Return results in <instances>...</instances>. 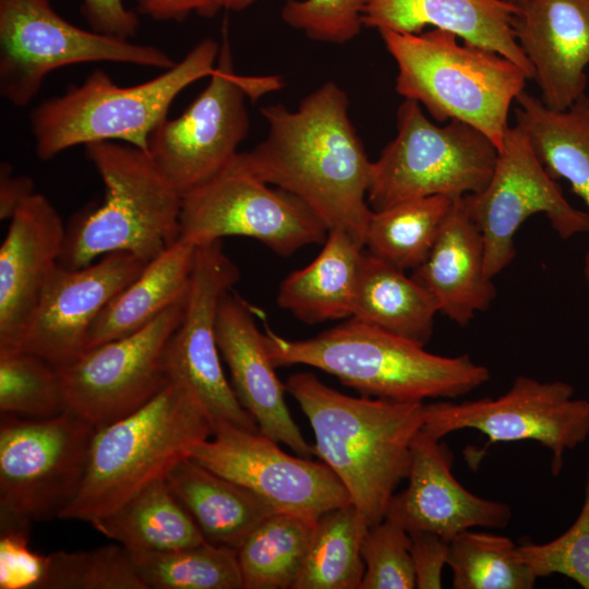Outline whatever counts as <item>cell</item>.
Instances as JSON below:
<instances>
[{"mask_svg":"<svg viewBox=\"0 0 589 589\" xmlns=\"http://www.w3.org/2000/svg\"><path fill=\"white\" fill-rule=\"evenodd\" d=\"M166 480L204 539L238 549L275 509L249 489L207 469L191 457L180 460Z\"/></svg>","mask_w":589,"mask_h":589,"instance_id":"d4e9b609","label":"cell"},{"mask_svg":"<svg viewBox=\"0 0 589 589\" xmlns=\"http://www.w3.org/2000/svg\"><path fill=\"white\" fill-rule=\"evenodd\" d=\"M397 65L396 91L438 122L458 120L484 133L500 151L514 100L527 74L512 60L448 31H380Z\"/></svg>","mask_w":589,"mask_h":589,"instance_id":"5b68a950","label":"cell"},{"mask_svg":"<svg viewBox=\"0 0 589 589\" xmlns=\"http://www.w3.org/2000/svg\"><path fill=\"white\" fill-rule=\"evenodd\" d=\"M219 51L216 40L204 38L164 73L127 87L115 84L105 71L94 70L81 85L31 111L37 156L48 160L73 146L109 141L147 153L149 136L167 119L175 98L212 74Z\"/></svg>","mask_w":589,"mask_h":589,"instance_id":"52a82bcc","label":"cell"},{"mask_svg":"<svg viewBox=\"0 0 589 589\" xmlns=\"http://www.w3.org/2000/svg\"><path fill=\"white\" fill-rule=\"evenodd\" d=\"M422 429L438 440L458 430H477L488 437L480 453L495 443L534 441L550 450L551 472L558 476L564 454L589 436V400L574 398L566 382L519 375L497 398L425 402Z\"/></svg>","mask_w":589,"mask_h":589,"instance_id":"7c38bea8","label":"cell"},{"mask_svg":"<svg viewBox=\"0 0 589 589\" xmlns=\"http://www.w3.org/2000/svg\"><path fill=\"white\" fill-rule=\"evenodd\" d=\"M464 202L482 235L490 278L513 262L514 237L530 216L543 214L565 239L589 231L588 213L566 201L518 125L508 127L486 187Z\"/></svg>","mask_w":589,"mask_h":589,"instance_id":"5bb4252c","label":"cell"},{"mask_svg":"<svg viewBox=\"0 0 589 589\" xmlns=\"http://www.w3.org/2000/svg\"><path fill=\"white\" fill-rule=\"evenodd\" d=\"M497 157V147L474 127L458 120L437 125L418 101L405 98L397 110L396 136L372 161L368 203L381 211L413 199L479 193Z\"/></svg>","mask_w":589,"mask_h":589,"instance_id":"ba28073f","label":"cell"},{"mask_svg":"<svg viewBox=\"0 0 589 589\" xmlns=\"http://www.w3.org/2000/svg\"><path fill=\"white\" fill-rule=\"evenodd\" d=\"M313 530L309 521L284 513L260 522L237 549L243 589H292Z\"/></svg>","mask_w":589,"mask_h":589,"instance_id":"d6a6232c","label":"cell"},{"mask_svg":"<svg viewBox=\"0 0 589 589\" xmlns=\"http://www.w3.org/2000/svg\"><path fill=\"white\" fill-rule=\"evenodd\" d=\"M409 534L416 588H442V573L444 566L447 565L448 541L426 531H414Z\"/></svg>","mask_w":589,"mask_h":589,"instance_id":"b9f144b4","label":"cell"},{"mask_svg":"<svg viewBox=\"0 0 589 589\" xmlns=\"http://www.w3.org/2000/svg\"><path fill=\"white\" fill-rule=\"evenodd\" d=\"M518 552L537 578L557 574L589 589V470L582 506L574 524L549 542L518 545Z\"/></svg>","mask_w":589,"mask_h":589,"instance_id":"74e56055","label":"cell"},{"mask_svg":"<svg viewBox=\"0 0 589 589\" xmlns=\"http://www.w3.org/2000/svg\"><path fill=\"white\" fill-rule=\"evenodd\" d=\"M585 273H586V277H587V281H588V286H589V254L586 259V266H585Z\"/></svg>","mask_w":589,"mask_h":589,"instance_id":"c3c4849f","label":"cell"},{"mask_svg":"<svg viewBox=\"0 0 589 589\" xmlns=\"http://www.w3.org/2000/svg\"><path fill=\"white\" fill-rule=\"evenodd\" d=\"M34 192V182L27 176H16L12 166L1 163L0 166V219H11L16 209Z\"/></svg>","mask_w":589,"mask_h":589,"instance_id":"ee69618b","label":"cell"},{"mask_svg":"<svg viewBox=\"0 0 589 589\" xmlns=\"http://www.w3.org/2000/svg\"><path fill=\"white\" fill-rule=\"evenodd\" d=\"M227 168L182 195L180 238L196 247L230 236L259 240L281 256L324 243L328 229L301 200Z\"/></svg>","mask_w":589,"mask_h":589,"instance_id":"4fadbf2b","label":"cell"},{"mask_svg":"<svg viewBox=\"0 0 589 589\" xmlns=\"http://www.w3.org/2000/svg\"><path fill=\"white\" fill-rule=\"evenodd\" d=\"M369 525L350 503L323 514L292 589H360L362 543Z\"/></svg>","mask_w":589,"mask_h":589,"instance_id":"4dcf8cb0","label":"cell"},{"mask_svg":"<svg viewBox=\"0 0 589 589\" xmlns=\"http://www.w3.org/2000/svg\"><path fill=\"white\" fill-rule=\"evenodd\" d=\"M100 61L165 70L175 65L157 47L69 23L49 0H0V94L11 105H28L57 69Z\"/></svg>","mask_w":589,"mask_h":589,"instance_id":"8fae6325","label":"cell"},{"mask_svg":"<svg viewBox=\"0 0 589 589\" xmlns=\"http://www.w3.org/2000/svg\"><path fill=\"white\" fill-rule=\"evenodd\" d=\"M47 558L39 589H146L132 553L119 543Z\"/></svg>","mask_w":589,"mask_h":589,"instance_id":"8d00e7d4","label":"cell"},{"mask_svg":"<svg viewBox=\"0 0 589 589\" xmlns=\"http://www.w3.org/2000/svg\"><path fill=\"white\" fill-rule=\"evenodd\" d=\"M410 543L409 532L392 518L369 526L361 549L365 570L360 589L416 588Z\"/></svg>","mask_w":589,"mask_h":589,"instance_id":"f35d334b","label":"cell"},{"mask_svg":"<svg viewBox=\"0 0 589 589\" xmlns=\"http://www.w3.org/2000/svg\"><path fill=\"white\" fill-rule=\"evenodd\" d=\"M437 313L424 286L364 250L352 318L425 346Z\"/></svg>","mask_w":589,"mask_h":589,"instance_id":"83f0119b","label":"cell"},{"mask_svg":"<svg viewBox=\"0 0 589 589\" xmlns=\"http://www.w3.org/2000/svg\"><path fill=\"white\" fill-rule=\"evenodd\" d=\"M67 410L59 368L16 348L0 350V412L43 420Z\"/></svg>","mask_w":589,"mask_h":589,"instance_id":"d590c367","label":"cell"},{"mask_svg":"<svg viewBox=\"0 0 589 589\" xmlns=\"http://www.w3.org/2000/svg\"><path fill=\"white\" fill-rule=\"evenodd\" d=\"M84 147L105 196L73 217L58 263L81 268L113 252L149 263L180 238L182 195L137 147L110 141Z\"/></svg>","mask_w":589,"mask_h":589,"instance_id":"8992f818","label":"cell"},{"mask_svg":"<svg viewBox=\"0 0 589 589\" xmlns=\"http://www.w3.org/2000/svg\"><path fill=\"white\" fill-rule=\"evenodd\" d=\"M518 9L498 0H364L363 25L404 34L425 27L456 34L465 43L496 51L533 79V69L516 40Z\"/></svg>","mask_w":589,"mask_h":589,"instance_id":"603a6c76","label":"cell"},{"mask_svg":"<svg viewBox=\"0 0 589 589\" xmlns=\"http://www.w3.org/2000/svg\"><path fill=\"white\" fill-rule=\"evenodd\" d=\"M213 431V421L195 396L168 381L141 408L96 428L81 488L60 518L91 522L110 514L166 478Z\"/></svg>","mask_w":589,"mask_h":589,"instance_id":"277c9868","label":"cell"},{"mask_svg":"<svg viewBox=\"0 0 589 589\" xmlns=\"http://www.w3.org/2000/svg\"><path fill=\"white\" fill-rule=\"evenodd\" d=\"M453 460L446 444L421 429L411 445L408 484L393 495L385 517L409 533L432 532L448 542L472 528H505L510 506L467 490L453 474Z\"/></svg>","mask_w":589,"mask_h":589,"instance_id":"d6986e66","label":"cell"},{"mask_svg":"<svg viewBox=\"0 0 589 589\" xmlns=\"http://www.w3.org/2000/svg\"><path fill=\"white\" fill-rule=\"evenodd\" d=\"M239 277L221 240L196 247L184 313L166 345L163 362L168 380L188 388L214 425L227 422L260 431L225 376L216 337L220 302Z\"/></svg>","mask_w":589,"mask_h":589,"instance_id":"2e32d148","label":"cell"},{"mask_svg":"<svg viewBox=\"0 0 589 589\" xmlns=\"http://www.w3.org/2000/svg\"><path fill=\"white\" fill-rule=\"evenodd\" d=\"M412 277L430 291L440 313L460 326L492 303L496 290L485 272L483 238L464 197L453 201L430 254Z\"/></svg>","mask_w":589,"mask_h":589,"instance_id":"cb8c5ba5","label":"cell"},{"mask_svg":"<svg viewBox=\"0 0 589 589\" xmlns=\"http://www.w3.org/2000/svg\"><path fill=\"white\" fill-rule=\"evenodd\" d=\"M185 301L169 306L140 330L91 347L58 366L67 409L99 428L154 398L169 381L164 351L182 320Z\"/></svg>","mask_w":589,"mask_h":589,"instance_id":"9a60e30c","label":"cell"},{"mask_svg":"<svg viewBox=\"0 0 589 589\" xmlns=\"http://www.w3.org/2000/svg\"><path fill=\"white\" fill-rule=\"evenodd\" d=\"M363 5L364 0H287L280 16L310 39L344 44L364 26Z\"/></svg>","mask_w":589,"mask_h":589,"instance_id":"ab89813d","label":"cell"},{"mask_svg":"<svg viewBox=\"0 0 589 589\" xmlns=\"http://www.w3.org/2000/svg\"><path fill=\"white\" fill-rule=\"evenodd\" d=\"M285 386L311 424L314 455L337 476L369 526L383 520L407 479L425 402L348 396L310 372L292 374Z\"/></svg>","mask_w":589,"mask_h":589,"instance_id":"7a4b0ae2","label":"cell"},{"mask_svg":"<svg viewBox=\"0 0 589 589\" xmlns=\"http://www.w3.org/2000/svg\"><path fill=\"white\" fill-rule=\"evenodd\" d=\"M257 0H207L204 16H212L220 10H243Z\"/></svg>","mask_w":589,"mask_h":589,"instance_id":"bcb514c9","label":"cell"},{"mask_svg":"<svg viewBox=\"0 0 589 589\" xmlns=\"http://www.w3.org/2000/svg\"><path fill=\"white\" fill-rule=\"evenodd\" d=\"M454 589H531L537 577L508 537L465 530L448 542Z\"/></svg>","mask_w":589,"mask_h":589,"instance_id":"836d02e7","label":"cell"},{"mask_svg":"<svg viewBox=\"0 0 589 589\" xmlns=\"http://www.w3.org/2000/svg\"><path fill=\"white\" fill-rule=\"evenodd\" d=\"M516 103V125L549 175L567 180L589 215V98L555 110L524 91Z\"/></svg>","mask_w":589,"mask_h":589,"instance_id":"f1b7e54d","label":"cell"},{"mask_svg":"<svg viewBox=\"0 0 589 589\" xmlns=\"http://www.w3.org/2000/svg\"><path fill=\"white\" fill-rule=\"evenodd\" d=\"M514 33L549 108L567 109L585 95L589 0H527Z\"/></svg>","mask_w":589,"mask_h":589,"instance_id":"7402d4cb","label":"cell"},{"mask_svg":"<svg viewBox=\"0 0 589 589\" xmlns=\"http://www.w3.org/2000/svg\"><path fill=\"white\" fill-rule=\"evenodd\" d=\"M89 524L132 554L173 551L206 541L166 478L152 482Z\"/></svg>","mask_w":589,"mask_h":589,"instance_id":"f546056e","label":"cell"},{"mask_svg":"<svg viewBox=\"0 0 589 589\" xmlns=\"http://www.w3.org/2000/svg\"><path fill=\"white\" fill-rule=\"evenodd\" d=\"M453 201L435 195L372 211L364 248L402 272L417 269L430 254Z\"/></svg>","mask_w":589,"mask_h":589,"instance_id":"1f68e13d","label":"cell"},{"mask_svg":"<svg viewBox=\"0 0 589 589\" xmlns=\"http://www.w3.org/2000/svg\"><path fill=\"white\" fill-rule=\"evenodd\" d=\"M196 245L179 238L124 288L98 315L87 336V349L129 336L169 306L185 301Z\"/></svg>","mask_w":589,"mask_h":589,"instance_id":"4316f807","label":"cell"},{"mask_svg":"<svg viewBox=\"0 0 589 589\" xmlns=\"http://www.w3.org/2000/svg\"><path fill=\"white\" fill-rule=\"evenodd\" d=\"M65 227L34 193L16 209L0 248V350L16 349L40 292L59 262Z\"/></svg>","mask_w":589,"mask_h":589,"instance_id":"44dd1931","label":"cell"},{"mask_svg":"<svg viewBox=\"0 0 589 589\" xmlns=\"http://www.w3.org/2000/svg\"><path fill=\"white\" fill-rule=\"evenodd\" d=\"M132 555L146 589H243L238 553L229 546L205 541Z\"/></svg>","mask_w":589,"mask_h":589,"instance_id":"e575fe53","label":"cell"},{"mask_svg":"<svg viewBox=\"0 0 589 589\" xmlns=\"http://www.w3.org/2000/svg\"><path fill=\"white\" fill-rule=\"evenodd\" d=\"M281 84L275 75L237 74L225 27L208 84L179 117L167 118L155 129L147 154L184 195L226 170L239 153L250 128L245 99L255 100Z\"/></svg>","mask_w":589,"mask_h":589,"instance_id":"30bf717a","label":"cell"},{"mask_svg":"<svg viewBox=\"0 0 589 589\" xmlns=\"http://www.w3.org/2000/svg\"><path fill=\"white\" fill-rule=\"evenodd\" d=\"M190 457L249 489L276 513L312 525L326 512L352 503L327 465L288 455L278 442L260 431L217 422L213 435L200 443Z\"/></svg>","mask_w":589,"mask_h":589,"instance_id":"e0dca14e","label":"cell"},{"mask_svg":"<svg viewBox=\"0 0 589 589\" xmlns=\"http://www.w3.org/2000/svg\"><path fill=\"white\" fill-rule=\"evenodd\" d=\"M275 366L304 364L334 375L361 395L395 401L454 399L489 382L469 356L443 357L424 346L350 317L308 339H288L265 326Z\"/></svg>","mask_w":589,"mask_h":589,"instance_id":"3957f363","label":"cell"},{"mask_svg":"<svg viewBox=\"0 0 589 589\" xmlns=\"http://www.w3.org/2000/svg\"><path fill=\"white\" fill-rule=\"evenodd\" d=\"M95 431L69 409L43 420L1 413L0 530L60 518L79 493Z\"/></svg>","mask_w":589,"mask_h":589,"instance_id":"9c48e42d","label":"cell"},{"mask_svg":"<svg viewBox=\"0 0 589 589\" xmlns=\"http://www.w3.org/2000/svg\"><path fill=\"white\" fill-rule=\"evenodd\" d=\"M137 10L156 21H182L195 12L204 16L207 0H135Z\"/></svg>","mask_w":589,"mask_h":589,"instance_id":"f6af8a7d","label":"cell"},{"mask_svg":"<svg viewBox=\"0 0 589 589\" xmlns=\"http://www.w3.org/2000/svg\"><path fill=\"white\" fill-rule=\"evenodd\" d=\"M0 531V589H39L48 558L29 548V528Z\"/></svg>","mask_w":589,"mask_h":589,"instance_id":"60d3db41","label":"cell"},{"mask_svg":"<svg viewBox=\"0 0 589 589\" xmlns=\"http://www.w3.org/2000/svg\"><path fill=\"white\" fill-rule=\"evenodd\" d=\"M261 113L266 137L228 168L294 195L328 231H346L364 244L372 161L350 120L347 93L328 81L296 110L278 104Z\"/></svg>","mask_w":589,"mask_h":589,"instance_id":"6da1fadb","label":"cell"},{"mask_svg":"<svg viewBox=\"0 0 589 589\" xmlns=\"http://www.w3.org/2000/svg\"><path fill=\"white\" fill-rule=\"evenodd\" d=\"M498 1L513 5L517 8L518 10L520 7H522L527 2V0H498Z\"/></svg>","mask_w":589,"mask_h":589,"instance_id":"7dc6e473","label":"cell"},{"mask_svg":"<svg viewBox=\"0 0 589 589\" xmlns=\"http://www.w3.org/2000/svg\"><path fill=\"white\" fill-rule=\"evenodd\" d=\"M146 264L128 252L106 254L81 268L58 263L40 292L19 348L56 366L76 360L87 350L95 320Z\"/></svg>","mask_w":589,"mask_h":589,"instance_id":"ac0fdd59","label":"cell"},{"mask_svg":"<svg viewBox=\"0 0 589 589\" xmlns=\"http://www.w3.org/2000/svg\"><path fill=\"white\" fill-rule=\"evenodd\" d=\"M364 250L350 233L328 231L317 256L283 280L278 305L306 324L350 318Z\"/></svg>","mask_w":589,"mask_h":589,"instance_id":"484cf974","label":"cell"},{"mask_svg":"<svg viewBox=\"0 0 589 589\" xmlns=\"http://www.w3.org/2000/svg\"><path fill=\"white\" fill-rule=\"evenodd\" d=\"M81 11L95 32L123 39H130L137 32V14L128 9L123 0H82Z\"/></svg>","mask_w":589,"mask_h":589,"instance_id":"7bdbcfd3","label":"cell"},{"mask_svg":"<svg viewBox=\"0 0 589 589\" xmlns=\"http://www.w3.org/2000/svg\"><path fill=\"white\" fill-rule=\"evenodd\" d=\"M255 312L251 304L231 291L218 309L217 344L230 371L231 385L261 433L287 445L298 456L311 458L314 447L305 441L289 412L286 386L276 374L265 333L256 325Z\"/></svg>","mask_w":589,"mask_h":589,"instance_id":"ffe728a7","label":"cell"}]
</instances>
